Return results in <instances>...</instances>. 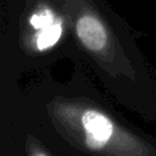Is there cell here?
<instances>
[{
	"label": "cell",
	"mask_w": 156,
	"mask_h": 156,
	"mask_svg": "<svg viewBox=\"0 0 156 156\" xmlns=\"http://www.w3.org/2000/svg\"><path fill=\"white\" fill-rule=\"evenodd\" d=\"M38 123L78 156H156V138L124 119L87 79L45 78L29 93Z\"/></svg>",
	"instance_id": "7a4b0ae2"
},
{
	"label": "cell",
	"mask_w": 156,
	"mask_h": 156,
	"mask_svg": "<svg viewBox=\"0 0 156 156\" xmlns=\"http://www.w3.org/2000/svg\"><path fill=\"white\" fill-rule=\"evenodd\" d=\"M69 28V57L89 68L112 98L156 119V72L135 35L105 0H56Z\"/></svg>",
	"instance_id": "6da1fadb"
},
{
	"label": "cell",
	"mask_w": 156,
	"mask_h": 156,
	"mask_svg": "<svg viewBox=\"0 0 156 156\" xmlns=\"http://www.w3.org/2000/svg\"><path fill=\"white\" fill-rule=\"evenodd\" d=\"M11 22L10 43L21 67H48L69 55L68 22L56 0H20Z\"/></svg>",
	"instance_id": "3957f363"
},
{
	"label": "cell",
	"mask_w": 156,
	"mask_h": 156,
	"mask_svg": "<svg viewBox=\"0 0 156 156\" xmlns=\"http://www.w3.org/2000/svg\"><path fill=\"white\" fill-rule=\"evenodd\" d=\"M24 155L26 156H51L46 145L33 133H28L24 140Z\"/></svg>",
	"instance_id": "277c9868"
}]
</instances>
